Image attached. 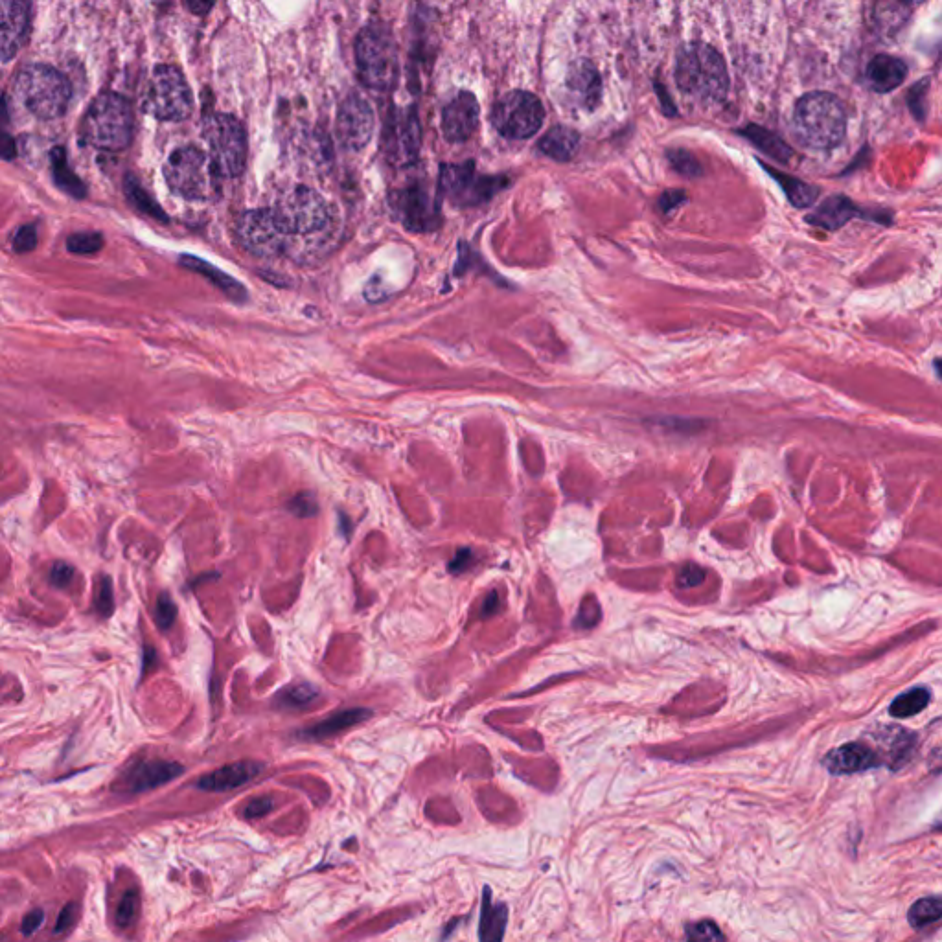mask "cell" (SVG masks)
Here are the masks:
<instances>
[{"mask_svg":"<svg viewBox=\"0 0 942 942\" xmlns=\"http://www.w3.org/2000/svg\"><path fill=\"white\" fill-rule=\"evenodd\" d=\"M793 131L806 148H836L847 131L845 105L830 92H810L795 105Z\"/></svg>","mask_w":942,"mask_h":942,"instance_id":"1","label":"cell"},{"mask_svg":"<svg viewBox=\"0 0 942 942\" xmlns=\"http://www.w3.org/2000/svg\"><path fill=\"white\" fill-rule=\"evenodd\" d=\"M81 138L98 150H126L133 138V111L126 98L102 92L83 118Z\"/></svg>","mask_w":942,"mask_h":942,"instance_id":"2","label":"cell"},{"mask_svg":"<svg viewBox=\"0 0 942 942\" xmlns=\"http://www.w3.org/2000/svg\"><path fill=\"white\" fill-rule=\"evenodd\" d=\"M676 81L681 91L701 100H724L729 89L724 59L707 45H690L679 52Z\"/></svg>","mask_w":942,"mask_h":942,"instance_id":"3","label":"cell"},{"mask_svg":"<svg viewBox=\"0 0 942 942\" xmlns=\"http://www.w3.org/2000/svg\"><path fill=\"white\" fill-rule=\"evenodd\" d=\"M359 78L378 91H389L398 80V48L392 32L381 23L368 24L357 37Z\"/></svg>","mask_w":942,"mask_h":942,"instance_id":"4","label":"cell"},{"mask_svg":"<svg viewBox=\"0 0 942 942\" xmlns=\"http://www.w3.org/2000/svg\"><path fill=\"white\" fill-rule=\"evenodd\" d=\"M15 89L30 113L43 120L65 115L72 96L69 80L50 65L24 67L17 76Z\"/></svg>","mask_w":942,"mask_h":942,"instance_id":"5","label":"cell"},{"mask_svg":"<svg viewBox=\"0 0 942 942\" xmlns=\"http://www.w3.org/2000/svg\"><path fill=\"white\" fill-rule=\"evenodd\" d=\"M164 177L177 196L190 201H207L216 196L221 175L205 151L186 146L170 155L164 166Z\"/></svg>","mask_w":942,"mask_h":942,"instance_id":"6","label":"cell"},{"mask_svg":"<svg viewBox=\"0 0 942 942\" xmlns=\"http://www.w3.org/2000/svg\"><path fill=\"white\" fill-rule=\"evenodd\" d=\"M142 109L159 120H184L192 115L194 98L183 72L173 65H159L151 72Z\"/></svg>","mask_w":942,"mask_h":942,"instance_id":"7","label":"cell"},{"mask_svg":"<svg viewBox=\"0 0 942 942\" xmlns=\"http://www.w3.org/2000/svg\"><path fill=\"white\" fill-rule=\"evenodd\" d=\"M205 140L208 157L214 162L219 175L238 177L245 170L247 161V135L242 122L234 116H208L205 120Z\"/></svg>","mask_w":942,"mask_h":942,"instance_id":"8","label":"cell"},{"mask_svg":"<svg viewBox=\"0 0 942 942\" xmlns=\"http://www.w3.org/2000/svg\"><path fill=\"white\" fill-rule=\"evenodd\" d=\"M273 216L280 230L288 234H311L322 229L328 219L330 210L321 194L311 190L308 186H293L284 196L276 201Z\"/></svg>","mask_w":942,"mask_h":942,"instance_id":"9","label":"cell"},{"mask_svg":"<svg viewBox=\"0 0 942 942\" xmlns=\"http://www.w3.org/2000/svg\"><path fill=\"white\" fill-rule=\"evenodd\" d=\"M505 177L477 175L475 164H444L440 170V190L459 207H475L505 188Z\"/></svg>","mask_w":942,"mask_h":942,"instance_id":"10","label":"cell"},{"mask_svg":"<svg viewBox=\"0 0 942 942\" xmlns=\"http://www.w3.org/2000/svg\"><path fill=\"white\" fill-rule=\"evenodd\" d=\"M545 111L540 98L525 91L505 94L492 111V124L506 138L523 140L536 135L543 126Z\"/></svg>","mask_w":942,"mask_h":942,"instance_id":"11","label":"cell"},{"mask_svg":"<svg viewBox=\"0 0 942 942\" xmlns=\"http://www.w3.org/2000/svg\"><path fill=\"white\" fill-rule=\"evenodd\" d=\"M389 205L394 218L398 219L405 229L414 232L437 230L442 219L437 199L422 184H413L392 192Z\"/></svg>","mask_w":942,"mask_h":942,"instance_id":"12","label":"cell"},{"mask_svg":"<svg viewBox=\"0 0 942 942\" xmlns=\"http://www.w3.org/2000/svg\"><path fill=\"white\" fill-rule=\"evenodd\" d=\"M422 135L414 109L394 111L383 133V151L394 166H411L420 157Z\"/></svg>","mask_w":942,"mask_h":942,"instance_id":"13","label":"cell"},{"mask_svg":"<svg viewBox=\"0 0 942 942\" xmlns=\"http://www.w3.org/2000/svg\"><path fill=\"white\" fill-rule=\"evenodd\" d=\"M238 236L243 247L254 254L273 258L282 253L286 234L276 223L273 210H249L238 219Z\"/></svg>","mask_w":942,"mask_h":942,"instance_id":"14","label":"cell"},{"mask_svg":"<svg viewBox=\"0 0 942 942\" xmlns=\"http://www.w3.org/2000/svg\"><path fill=\"white\" fill-rule=\"evenodd\" d=\"M374 133V113L365 98L350 94L337 113V137L348 150H363Z\"/></svg>","mask_w":942,"mask_h":942,"instance_id":"15","label":"cell"},{"mask_svg":"<svg viewBox=\"0 0 942 942\" xmlns=\"http://www.w3.org/2000/svg\"><path fill=\"white\" fill-rule=\"evenodd\" d=\"M30 30V0H0V61L15 58Z\"/></svg>","mask_w":942,"mask_h":942,"instance_id":"16","label":"cell"},{"mask_svg":"<svg viewBox=\"0 0 942 942\" xmlns=\"http://www.w3.org/2000/svg\"><path fill=\"white\" fill-rule=\"evenodd\" d=\"M479 127V104L471 92L457 94L442 113V133L449 142H466Z\"/></svg>","mask_w":942,"mask_h":942,"instance_id":"17","label":"cell"},{"mask_svg":"<svg viewBox=\"0 0 942 942\" xmlns=\"http://www.w3.org/2000/svg\"><path fill=\"white\" fill-rule=\"evenodd\" d=\"M184 768L179 762L168 760H144L133 764L126 775L120 779L122 788L129 793H142L159 788L175 777L183 775Z\"/></svg>","mask_w":942,"mask_h":942,"instance_id":"18","label":"cell"},{"mask_svg":"<svg viewBox=\"0 0 942 942\" xmlns=\"http://www.w3.org/2000/svg\"><path fill=\"white\" fill-rule=\"evenodd\" d=\"M880 764H882L880 757L871 747L865 746L862 742H851V744L838 747L830 751L823 759V766L832 775H852L860 771L873 770Z\"/></svg>","mask_w":942,"mask_h":942,"instance_id":"19","label":"cell"},{"mask_svg":"<svg viewBox=\"0 0 942 942\" xmlns=\"http://www.w3.org/2000/svg\"><path fill=\"white\" fill-rule=\"evenodd\" d=\"M264 771V764L256 760H242L219 770L208 773L197 782V788L203 792L223 793L236 790L243 784L253 781L256 775Z\"/></svg>","mask_w":942,"mask_h":942,"instance_id":"20","label":"cell"},{"mask_svg":"<svg viewBox=\"0 0 942 942\" xmlns=\"http://www.w3.org/2000/svg\"><path fill=\"white\" fill-rule=\"evenodd\" d=\"M852 218L874 219V216H871V212L854 205L849 197L832 196L825 199L806 218V221L819 229L838 230L843 225H847Z\"/></svg>","mask_w":942,"mask_h":942,"instance_id":"21","label":"cell"},{"mask_svg":"<svg viewBox=\"0 0 942 942\" xmlns=\"http://www.w3.org/2000/svg\"><path fill=\"white\" fill-rule=\"evenodd\" d=\"M567 89L573 94L576 104L595 109L602 98V80L597 67L587 59L575 61L567 74Z\"/></svg>","mask_w":942,"mask_h":942,"instance_id":"22","label":"cell"},{"mask_svg":"<svg viewBox=\"0 0 942 942\" xmlns=\"http://www.w3.org/2000/svg\"><path fill=\"white\" fill-rule=\"evenodd\" d=\"M908 76V65L895 56H876L865 70L867 85L876 92H891Z\"/></svg>","mask_w":942,"mask_h":942,"instance_id":"23","label":"cell"},{"mask_svg":"<svg viewBox=\"0 0 942 942\" xmlns=\"http://www.w3.org/2000/svg\"><path fill=\"white\" fill-rule=\"evenodd\" d=\"M181 265L194 271L197 275L205 276L208 282H212L219 291H223L229 299L234 300V302H243L247 300V289L245 286H242L236 278L223 273L221 269H218L216 265L210 264L207 260L199 258V256H192V254H183L181 256Z\"/></svg>","mask_w":942,"mask_h":942,"instance_id":"24","label":"cell"},{"mask_svg":"<svg viewBox=\"0 0 942 942\" xmlns=\"http://www.w3.org/2000/svg\"><path fill=\"white\" fill-rule=\"evenodd\" d=\"M372 716V711L368 709H350V711H341V713L334 714L326 720H322L321 724L311 725L308 729H302L297 735L302 740H324V738H332V736L339 735L343 733L346 729L354 727V725L361 724L365 722Z\"/></svg>","mask_w":942,"mask_h":942,"instance_id":"25","label":"cell"},{"mask_svg":"<svg viewBox=\"0 0 942 942\" xmlns=\"http://www.w3.org/2000/svg\"><path fill=\"white\" fill-rule=\"evenodd\" d=\"M580 144V137L575 129L567 126H554L540 140V151L554 161L567 162L575 157Z\"/></svg>","mask_w":942,"mask_h":942,"instance_id":"26","label":"cell"},{"mask_svg":"<svg viewBox=\"0 0 942 942\" xmlns=\"http://www.w3.org/2000/svg\"><path fill=\"white\" fill-rule=\"evenodd\" d=\"M508 909L505 904H494L490 898V889H484L483 908H481V941H501L505 937Z\"/></svg>","mask_w":942,"mask_h":942,"instance_id":"27","label":"cell"},{"mask_svg":"<svg viewBox=\"0 0 942 942\" xmlns=\"http://www.w3.org/2000/svg\"><path fill=\"white\" fill-rule=\"evenodd\" d=\"M50 164H52L54 181H56V184H58L59 188H61L65 194H69V196L74 197V199H83V197L87 196V186H85V183L76 175V172L70 168L65 148L58 146V148L52 150V153H50Z\"/></svg>","mask_w":942,"mask_h":942,"instance_id":"28","label":"cell"},{"mask_svg":"<svg viewBox=\"0 0 942 942\" xmlns=\"http://www.w3.org/2000/svg\"><path fill=\"white\" fill-rule=\"evenodd\" d=\"M766 170L779 181L782 190H784V194L790 199V203H792L793 207L806 208L810 207V205H814V201H816L817 196H819V188L812 186V184L803 183V181H799V179H795V177H790V175L775 172V170H771V168H766Z\"/></svg>","mask_w":942,"mask_h":942,"instance_id":"29","label":"cell"},{"mask_svg":"<svg viewBox=\"0 0 942 942\" xmlns=\"http://www.w3.org/2000/svg\"><path fill=\"white\" fill-rule=\"evenodd\" d=\"M124 192H126L127 201L137 208L138 212L159 221H168V216L162 210L161 205L140 186L135 175H127L124 179Z\"/></svg>","mask_w":942,"mask_h":942,"instance_id":"30","label":"cell"},{"mask_svg":"<svg viewBox=\"0 0 942 942\" xmlns=\"http://www.w3.org/2000/svg\"><path fill=\"white\" fill-rule=\"evenodd\" d=\"M930 701V689L917 687V689L908 690V692H904V694H900L898 698H895L891 703V707H889V714L893 718H898V720L911 718L915 714L922 713L928 707Z\"/></svg>","mask_w":942,"mask_h":942,"instance_id":"31","label":"cell"},{"mask_svg":"<svg viewBox=\"0 0 942 942\" xmlns=\"http://www.w3.org/2000/svg\"><path fill=\"white\" fill-rule=\"evenodd\" d=\"M942 917V900L939 897L922 898L909 909V924L915 930H924L939 922Z\"/></svg>","mask_w":942,"mask_h":942,"instance_id":"32","label":"cell"},{"mask_svg":"<svg viewBox=\"0 0 942 942\" xmlns=\"http://www.w3.org/2000/svg\"><path fill=\"white\" fill-rule=\"evenodd\" d=\"M749 140H753L760 150L766 151L770 157L777 161L786 162L792 157V150L782 142L781 138L771 135L770 131H764L759 127H747L744 133Z\"/></svg>","mask_w":942,"mask_h":942,"instance_id":"33","label":"cell"},{"mask_svg":"<svg viewBox=\"0 0 942 942\" xmlns=\"http://www.w3.org/2000/svg\"><path fill=\"white\" fill-rule=\"evenodd\" d=\"M319 696V689L311 683H299L289 689L282 690L278 696V703L286 709H304L311 705Z\"/></svg>","mask_w":942,"mask_h":942,"instance_id":"34","label":"cell"},{"mask_svg":"<svg viewBox=\"0 0 942 942\" xmlns=\"http://www.w3.org/2000/svg\"><path fill=\"white\" fill-rule=\"evenodd\" d=\"M102 247H104V236L100 232H76L67 238V249L70 253L89 256V254L102 251Z\"/></svg>","mask_w":942,"mask_h":942,"instance_id":"35","label":"cell"},{"mask_svg":"<svg viewBox=\"0 0 942 942\" xmlns=\"http://www.w3.org/2000/svg\"><path fill=\"white\" fill-rule=\"evenodd\" d=\"M10 113H8V104L4 98H0V159L2 161H13L17 157V148L10 131Z\"/></svg>","mask_w":942,"mask_h":942,"instance_id":"36","label":"cell"},{"mask_svg":"<svg viewBox=\"0 0 942 942\" xmlns=\"http://www.w3.org/2000/svg\"><path fill=\"white\" fill-rule=\"evenodd\" d=\"M138 908H140V898H138L137 891H127L124 898L120 900L118 908H116V922L122 928L131 926L137 920Z\"/></svg>","mask_w":942,"mask_h":942,"instance_id":"37","label":"cell"},{"mask_svg":"<svg viewBox=\"0 0 942 942\" xmlns=\"http://www.w3.org/2000/svg\"><path fill=\"white\" fill-rule=\"evenodd\" d=\"M668 159L672 162L674 170L681 173V175H685V177H696V175H700L701 173L700 164H698V161H696L690 153H687V151H670V153H668Z\"/></svg>","mask_w":942,"mask_h":942,"instance_id":"38","label":"cell"},{"mask_svg":"<svg viewBox=\"0 0 942 942\" xmlns=\"http://www.w3.org/2000/svg\"><path fill=\"white\" fill-rule=\"evenodd\" d=\"M155 617H157V624H159L161 630H170L173 622L177 619V606H175L173 598L168 593H162L159 600H157Z\"/></svg>","mask_w":942,"mask_h":942,"instance_id":"39","label":"cell"},{"mask_svg":"<svg viewBox=\"0 0 942 942\" xmlns=\"http://www.w3.org/2000/svg\"><path fill=\"white\" fill-rule=\"evenodd\" d=\"M687 937L694 941H724V933L711 920H703L687 930Z\"/></svg>","mask_w":942,"mask_h":942,"instance_id":"40","label":"cell"},{"mask_svg":"<svg viewBox=\"0 0 942 942\" xmlns=\"http://www.w3.org/2000/svg\"><path fill=\"white\" fill-rule=\"evenodd\" d=\"M289 510L297 517H311L319 512V503L315 495L304 492V494L295 495L289 501Z\"/></svg>","mask_w":942,"mask_h":942,"instance_id":"41","label":"cell"},{"mask_svg":"<svg viewBox=\"0 0 942 942\" xmlns=\"http://www.w3.org/2000/svg\"><path fill=\"white\" fill-rule=\"evenodd\" d=\"M35 247H37V230H35L34 225H23L13 236L15 253H30V251H34Z\"/></svg>","mask_w":942,"mask_h":942,"instance_id":"42","label":"cell"},{"mask_svg":"<svg viewBox=\"0 0 942 942\" xmlns=\"http://www.w3.org/2000/svg\"><path fill=\"white\" fill-rule=\"evenodd\" d=\"M96 608L100 611V615H104V617H109L113 613L115 597H113V582H111L109 576L102 578V584L98 589V597H96Z\"/></svg>","mask_w":942,"mask_h":942,"instance_id":"43","label":"cell"},{"mask_svg":"<svg viewBox=\"0 0 942 942\" xmlns=\"http://www.w3.org/2000/svg\"><path fill=\"white\" fill-rule=\"evenodd\" d=\"M703 580H705V571L701 569L700 565H696V563H687V565H685V567H681V571H679L678 586L696 587L700 586Z\"/></svg>","mask_w":942,"mask_h":942,"instance_id":"44","label":"cell"},{"mask_svg":"<svg viewBox=\"0 0 942 942\" xmlns=\"http://www.w3.org/2000/svg\"><path fill=\"white\" fill-rule=\"evenodd\" d=\"M72 578H74V567L69 563L58 562L50 571L52 586L67 587L72 582Z\"/></svg>","mask_w":942,"mask_h":942,"instance_id":"45","label":"cell"},{"mask_svg":"<svg viewBox=\"0 0 942 942\" xmlns=\"http://www.w3.org/2000/svg\"><path fill=\"white\" fill-rule=\"evenodd\" d=\"M273 806H275V801H273L271 797H260V799L251 801L249 805L243 808V816L247 817V819H256V817L269 814V812L273 810Z\"/></svg>","mask_w":942,"mask_h":942,"instance_id":"46","label":"cell"},{"mask_svg":"<svg viewBox=\"0 0 942 942\" xmlns=\"http://www.w3.org/2000/svg\"><path fill=\"white\" fill-rule=\"evenodd\" d=\"M76 917H78V904H67L65 908L61 909L59 913L58 922H56V933H65L74 926L76 922Z\"/></svg>","mask_w":942,"mask_h":942,"instance_id":"47","label":"cell"},{"mask_svg":"<svg viewBox=\"0 0 942 942\" xmlns=\"http://www.w3.org/2000/svg\"><path fill=\"white\" fill-rule=\"evenodd\" d=\"M43 920H45V911H43V909L30 911V913L24 917L23 924H21L23 935H34L35 931L41 928Z\"/></svg>","mask_w":942,"mask_h":942,"instance_id":"48","label":"cell"},{"mask_svg":"<svg viewBox=\"0 0 942 942\" xmlns=\"http://www.w3.org/2000/svg\"><path fill=\"white\" fill-rule=\"evenodd\" d=\"M471 563H473V552L470 549H462V551L457 552L455 560L449 563L448 571H451L453 575H459V573H464Z\"/></svg>","mask_w":942,"mask_h":942,"instance_id":"49","label":"cell"},{"mask_svg":"<svg viewBox=\"0 0 942 942\" xmlns=\"http://www.w3.org/2000/svg\"><path fill=\"white\" fill-rule=\"evenodd\" d=\"M685 199H687V197H685L683 192L672 190V192H667L665 196L661 197L659 205H661V210H663L665 214H668V212H672L674 208H678L681 203H685Z\"/></svg>","mask_w":942,"mask_h":942,"instance_id":"50","label":"cell"},{"mask_svg":"<svg viewBox=\"0 0 942 942\" xmlns=\"http://www.w3.org/2000/svg\"><path fill=\"white\" fill-rule=\"evenodd\" d=\"M183 4L188 12L203 17V15H208L210 10L214 8L216 0H183Z\"/></svg>","mask_w":942,"mask_h":942,"instance_id":"51","label":"cell"},{"mask_svg":"<svg viewBox=\"0 0 942 942\" xmlns=\"http://www.w3.org/2000/svg\"><path fill=\"white\" fill-rule=\"evenodd\" d=\"M499 609H501L499 593L492 591V593L486 597V600H484L483 609H481V617H492Z\"/></svg>","mask_w":942,"mask_h":942,"instance_id":"52","label":"cell"},{"mask_svg":"<svg viewBox=\"0 0 942 942\" xmlns=\"http://www.w3.org/2000/svg\"><path fill=\"white\" fill-rule=\"evenodd\" d=\"M902 2H906L909 6V4H920V2H924V0H902Z\"/></svg>","mask_w":942,"mask_h":942,"instance_id":"53","label":"cell"}]
</instances>
